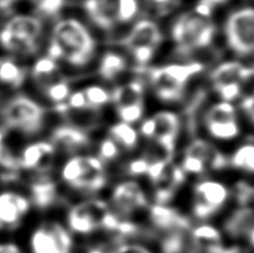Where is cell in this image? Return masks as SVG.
Wrapping results in <instances>:
<instances>
[{"mask_svg":"<svg viewBox=\"0 0 254 253\" xmlns=\"http://www.w3.org/2000/svg\"><path fill=\"white\" fill-rule=\"evenodd\" d=\"M154 2H156V3H160V4H163V3H169V2H171L172 0H153Z\"/></svg>","mask_w":254,"mask_h":253,"instance_id":"cell-53","label":"cell"},{"mask_svg":"<svg viewBox=\"0 0 254 253\" xmlns=\"http://www.w3.org/2000/svg\"><path fill=\"white\" fill-rule=\"evenodd\" d=\"M61 179L76 191L95 192L105 185L106 173L99 157L75 155L62 166Z\"/></svg>","mask_w":254,"mask_h":253,"instance_id":"cell-4","label":"cell"},{"mask_svg":"<svg viewBox=\"0 0 254 253\" xmlns=\"http://www.w3.org/2000/svg\"><path fill=\"white\" fill-rule=\"evenodd\" d=\"M130 52L133 54L136 62H138L139 64H146L153 57L155 48L151 46H138L130 49Z\"/></svg>","mask_w":254,"mask_h":253,"instance_id":"cell-42","label":"cell"},{"mask_svg":"<svg viewBox=\"0 0 254 253\" xmlns=\"http://www.w3.org/2000/svg\"><path fill=\"white\" fill-rule=\"evenodd\" d=\"M216 92L220 94V96L223 99V102H231L237 98L241 93V86L240 83H230L214 86Z\"/></svg>","mask_w":254,"mask_h":253,"instance_id":"cell-41","label":"cell"},{"mask_svg":"<svg viewBox=\"0 0 254 253\" xmlns=\"http://www.w3.org/2000/svg\"><path fill=\"white\" fill-rule=\"evenodd\" d=\"M43 33L42 18L18 13L9 18L0 29V45L11 54L29 56L38 51Z\"/></svg>","mask_w":254,"mask_h":253,"instance_id":"cell-3","label":"cell"},{"mask_svg":"<svg viewBox=\"0 0 254 253\" xmlns=\"http://www.w3.org/2000/svg\"><path fill=\"white\" fill-rule=\"evenodd\" d=\"M222 253H251L247 247L242 246H232L229 248H224Z\"/></svg>","mask_w":254,"mask_h":253,"instance_id":"cell-50","label":"cell"},{"mask_svg":"<svg viewBox=\"0 0 254 253\" xmlns=\"http://www.w3.org/2000/svg\"><path fill=\"white\" fill-rule=\"evenodd\" d=\"M138 11L137 0H120L119 1V21H129Z\"/></svg>","mask_w":254,"mask_h":253,"instance_id":"cell-39","label":"cell"},{"mask_svg":"<svg viewBox=\"0 0 254 253\" xmlns=\"http://www.w3.org/2000/svg\"><path fill=\"white\" fill-rule=\"evenodd\" d=\"M0 169L1 172H20L17 156L13 155L8 148L2 130H0Z\"/></svg>","mask_w":254,"mask_h":253,"instance_id":"cell-35","label":"cell"},{"mask_svg":"<svg viewBox=\"0 0 254 253\" xmlns=\"http://www.w3.org/2000/svg\"><path fill=\"white\" fill-rule=\"evenodd\" d=\"M0 116L8 128L25 135H35L44 126L45 110L35 99L17 95L3 104Z\"/></svg>","mask_w":254,"mask_h":253,"instance_id":"cell-5","label":"cell"},{"mask_svg":"<svg viewBox=\"0 0 254 253\" xmlns=\"http://www.w3.org/2000/svg\"><path fill=\"white\" fill-rule=\"evenodd\" d=\"M147 176L153 182L158 201L169 198L184 182L185 173L171 161H157L149 163Z\"/></svg>","mask_w":254,"mask_h":253,"instance_id":"cell-11","label":"cell"},{"mask_svg":"<svg viewBox=\"0 0 254 253\" xmlns=\"http://www.w3.org/2000/svg\"><path fill=\"white\" fill-rule=\"evenodd\" d=\"M17 1H19V0H0V7L8 8L10 7L12 3H15Z\"/></svg>","mask_w":254,"mask_h":253,"instance_id":"cell-51","label":"cell"},{"mask_svg":"<svg viewBox=\"0 0 254 253\" xmlns=\"http://www.w3.org/2000/svg\"><path fill=\"white\" fill-rule=\"evenodd\" d=\"M27 70L11 57H0V84L17 88L25 82Z\"/></svg>","mask_w":254,"mask_h":253,"instance_id":"cell-26","label":"cell"},{"mask_svg":"<svg viewBox=\"0 0 254 253\" xmlns=\"http://www.w3.org/2000/svg\"><path fill=\"white\" fill-rule=\"evenodd\" d=\"M58 187L49 174H35L28 184V197L31 205L39 210H46L55 204Z\"/></svg>","mask_w":254,"mask_h":253,"instance_id":"cell-14","label":"cell"},{"mask_svg":"<svg viewBox=\"0 0 254 253\" xmlns=\"http://www.w3.org/2000/svg\"><path fill=\"white\" fill-rule=\"evenodd\" d=\"M110 133L113 139L117 143V145H122L127 150H133L137 145V132L129 124L120 123L113 125L110 129Z\"/></svg>","mask_w":254,"mask_h":253,"instance_id":"cell-29","label":"cell"},{"mask_svg":"<svg viewBox=\"0 0 254 253\" xmlns=\"http://www.w3.org/2000/svg\"><path fill=\"white\" fill-rule=\"evenodd\" d=\"M155 129H156V126H155V122H154L153 117L146 120L142 125H140V133H142L144 136H146V137L153 138L154 135H155Z\"/></svg>","mask_w":254,"mask_h":253,"instance_id":"cell-46","label":"cell"},{"mask_svg":"<svg viewBox=\"0 0 254 253\" xmlns=\"http://www.w3.org/2000/svg\"><path fill=\"white\" fill-rule=\"evenodd\" d=\"M44 96L46 97L49 102L55 104L56 106L64 104L68 96L70 95V87L65 79H61L58 82L54 83L52 85L47 86L44 89H42Z\"/></svg>","mask_w":254,"mask_h":253,"instance_id":"cell-31","label":"cell"},{"mask_svg":"<svg viewBox=\"0 0 254 253\" xmlns=\"http://www.w3.org/2000/svg\"><path fill=\"white\" fill-rule=\"evenodd\" d=\"M207 1L210 2V3H212L213 6H214V4H216V3H222V2L226 1V0H207Z\"/></svg>","mask_w":254,"mask_h":253,"instance_id":"cell-52","label":"cell"},{"mask_svg":"<svg viewBox=\"0 0 254 253\" xmlns=\"http://www.w3.org/2000/svg\"><path fill=\"white\" fill-rule=\"evenodd\" d=\"M120 154V148L113 138H106L99 145V159L102 161H113Z\"/></svg>","mask_w":254,"mask_h":253,"instance_id":"cell-40","label":"cell"},{"mask_svg":"<svg viewBox=\"0 0 254 253\" xmlns=\"http://www.w3.org/2000/svg\"><path fill=\"white\" fill-rule=\"evenodd\" d=\"M230 237L242 239L254 248V211L248 207L234 212L225 224Z\"/></svg>","mask_w":254,"mask_h":253,"instance_id":"cell-19","label":"cell"},{"mask_svg":"<svg viewBox=\"0 0 254 253\" xmlns=\"http://www.w3.org/2000/svg\"><path fill=\"white\" fill-rule=\"evenodd\" d=\"M170 76H172L179 83L185 85L190 77L203 70V65L198 63H193L189 65H169L163 67Z\"/></svg>","mask_w":254,"mask_h":253,"instance_id":"cell-32","label":"cell"},{"mask_svg":"<svg viewBox=\"0 0 254 253\" xmlns=\"http://www.w3.org/2000/svg\"><path fill=\"white\" fill-rule=\"evenodd\" d=\"M0 253H26L24 249L13 241L0 242Z\"/></svg>","mask_w":254,"mask_h":253,"instance_id":"cell-44","label":"cell"},{"mask_svg":"<svg viewBox=\"0 0 254 253\" xmlns=\"http://www.w3.org/2000/svg\"><path fill=\"white\" fill-rule=\"evenodd\" d=\"M117 247H112L108 245H96L88 248L85 253H116Z\"/></svg>","mask_w":254,"mask_h":253,"instance_id":"cell-48","label":"cell"},{"mask_svg":"<svg viewBox=\"0 0 254 253\" xmlns=\"http://www.w3.org/2000/svg\"><path fill=\"white\" fill-rule=\"evenodd\" d=\"M51 142L56 148L72 153L88 145V136L76 127L61 126L53 132Z\"/></svg>","mask_w":254,"mask_h":253,"instance_id":"cell-22","label":"cell"},{"mask_svg":"<svg viewBox=\"0 0 254 253\" xmlns=\"http://www.w3.org/2000/svg\"><path fill=\"white\" fill-rule=\"evenodd\" d=\"M151 82L157 96L163 101L173 102L182 97L184 85L167 74L163 67L151 70Z\"/></svg>","mask_w":254,"mask_h":253,"instance_id":"cell-21","label":"cell"},{"mask_svg":"<svg viewBox=\"0 0 254 253\" xmlns=\"http://www.w3.org/2000/svg\"><path fill=\"white\" fill-rule=\"evenodd\" d=\"M36 11L43 17H55L65 4V0H35Z\"/></svg>","mask_w":254,"mask_h":253,"instance_id":"cell-37","label":"cell"},{"mask_svg":"<svg viewBox=\"0 0 254 253\" xmlns=\"http://www.w3.org/2000/svg\"><path fill=\"white\" fill-rule=\"evenodd\" d=\"M231 164L234 169L254 173V144H244L240 146L233 156L231 157Z\"/></svg>","mask_w":254,"mask_h":253,"instance_id":"cell-30","label":"cell"},{"mask_svg":"<svg viewBox=\"0 0 254 253\" xmlns=\"http://www.w3.org/2000/svg\"><path fill=\"white\" fill-rule=\"evenodd\" d=\"M213 9V4L207 1V0H201L199 3L195 7V11H196V15L201 16L203 18L210 17L211 12Z\"/></svg>","mask_w":254,"mask_h":253,"instance_id":"cell-47","label":"cell"},{"mask_svg":"<svg viewBox=\"0 0 254 253\" xmlns=\"http://www.w3.org/2000/svg\"><path fill=\"white\" fill-rule=\"evenodd\" d=\"M83 92L90 107L102 106L111 99L110 94L101 86H88Z\"/></svg>","mask_w":254,"mask_h":253,"instance_id":"cell-36","label":"cell"},{"mask_svg":"<svg viewBox=\"0 0 254 253\" xmlns=\"http://www.w3.org/2000/svg\"><path fill=\"white\" fill-rule=\"evenodd\" d=\"M29 253H72V236L57 221H45L31 231Z\"/></svg>","mask_w":254,"mask_h":253,"instance_id":"cell-7","label":"cell"},{"mask_svg":"<svg viewBox=\"0 0 254 253\" xmlns=\"http://www.w3.org/2000/svg\"><path fill=\"white\" fill-rule=\"evenodd\" d=\"M254 75V67H246L241 63L229 62L221 64L213 70L211 74V80L214 86L240 83L241 80L248 79Z\"/></svg>","mask_w":254,"mask_h":253,"instance_id":"cell-23","label":"cell"},{"mask_svg":"<svg viewBox=\"0 0 254 253\" xmlns=\"http://www.w3.org/2000/svg\"><path fill=\"white\" fill-rule=\"evenodd\" d=\"M143 104H135V105L117 107V113L123 123L131 124L137 122L143 115Z\"/></svg>","mask_w":254,"mask_h":253,"instance_id":"cell-38","label":"cell"},{"mask_svg":"<svg viewBox=\"0 0 254 253\" xmlns=\"http://www.w3.org/2000/svg\"><path fill=\"white\" fill-rule=\"evenodd\" d=\"M151 220L156 228L163 231L174 232L175 234H180L181 231L188 227L187 221L178 212L161 204L151 209Z\"/></svg>","mask_w":254,"mask_h":253,"instance_id":"cell-25","label":"cell"},{"mask_svg":"<svg viewBox=\"0 0 254 253\" xmlns=\"http://www.w3.org/2000/svg\"><path fill=\"white\" fill-rule=\"evenodd\" d=\"M162 42V34L158 26L151 20H140L134 26L123 44L129 49L138 46H151L156 48Z\"/></svg>","mask_w":254,"mask_h":253,"instance_id":"cell-18","label":"cell"},{"mask_svg":"<svg viewBox=\"0 0 254 253\" xmlns=\"http://www.w3.org/2000/svg\"><path fill=\"white\" fill-rule=\"evenodd\" d=\"M242 108L247 112V114L250 116V119L254 122V93L243 99Z\"/></svg>","mask_w":254,"mask_h":253,"instance_id":"cell-49","label":"cell"},{"mask_svg":"<svg viewBox=\"0 0 254 253\" xmlns=\"http://www.w3.org/2000/svg\"><path fill=\"white\" fill-rule=\"evenodd\" d=\"M215 28L212 22L196 13H184L174 24L173 38L181 53L206 47L211 44Z\"/></svg>","mask_w":254,"mask_h":253,"instance_id":"cell-6","label":"cell"},{"mask_svg":"<svg viewBox=\"0 0 254 253\" xmlns=\"http://www.w3.org/2000/svg\"><path fill=\"white\" fill-rule=\"evenodd\" d=\"M120 0H85L84 7L90 19L98 27L110 29L119 21Z\"/></svg>","mask_w":254,"mask_h":253,"instance_id":"cell-15","label":"cell"},{"mask_svg":"<svg viewBox=\"0 0 254 253\" xmlns=\"http://www.w3.org/2000/svg\"><path fill=\"white\" fill-rule=\"evenodd\" d=\"M190 241L196 253H222L224 250L221 232L210 224H201L193 229Z\"/></svg>","mask_w":254,"mask_h":253,"instance_id":"cell-17","label":"cell"},{"mask_svg":"<svg viewBox=\"0 0 254 253\" xmlns=\"http://www.w3.org/2000/svg\"><path fill=\"white\" fill-rule=\"evenodd\" d=\"M95 42L86 27L78 20L65 18L53 29L47 55L55 61L65 60L74 66H84L92 57Z\"/></svg>","mask_w":254,"mask_h":253,"instance_id":"cell-2","label":"cell"},{"mask_svg":"<svg viewBox=\"0 0 254 253\" xmlns=\"http://www.w3.org/2000/svg\"><path fill=\"white\" fill-rule=\"evenodd\" d=\"M31 207L27 194L15 190L0 191V230L17 229L29 214Z\"/></svg>","mask_w":254,"mask_h":253,"instance_id":"cell-10","label":"cell"},{"mask_svg":"<svg viewBox=\"0 0 254 253\" xmlns=\"http://www.w3.org/2000/svg\"><path fill=\"white\" fill-rule=\"evenodd\" d=\"M230 189L216 180H202L193 187V211L198 219L211 218L223 209Z\"/></svg>","mask_w":254,"mask_h":253,"instance_id":"cell-8","label":"cell"},{"mask_svg":"<svg viewBox=\"0 0 254 253\" xmlns=\"http://www.w3.org/2000/svg\"><path fill=\"white\" fill-rule=\"evenodd\" d=\"M207 129L213 137L219 139H231L237 137L240 132L237 121L206 123Z\"/></svg>","mask_w":254,"mask_h":253,"instance_id":"cell-34","label":"cell"},{"mask_svg":"<svg viewBox=\"0 0 254 253\" xmlns=\"http://www.w3.org/2000/svg\"><path fill=\"white\" fill-rule=\"evenodd\" d=\"M149 169V162L145 159V157H142V159H137L131 161L128 164V168H127V171L128 173L131 175H147V172Z\"/></svg>","mask_w":254,"mask_h":253,"instance_id":"cell-43","label":"cell"},{"mask_svg":"<svg viewBox=\"0 0 254 253\" xmlns=\"http://www.w3.org/2000/svg\"><path fill=\"white\" fill-rule=\"evenodd\" d=\"M31 76L40 89L63 79L57 61L48 55L39 57L31 67Z\"/></svg>","mask_w":254,"mask_h":253,"instance_id":"cell-24","label":"cell"},{"mask_svg":"<svg viewBox=\"0 0 254 253\" xmlns=\"http://www.w3.org/2000/svg\"><path fill=\"white\" fill-rule=\"evenodd\" d=\"M112 204L117 215L127 218L146 207L147 196L140 184L135 181H125L113 190Z\"/></svg>","mask_w":254,"mask_h":253,"instance_id":"cell-13","label":"cell"},{"mask_svg":"<svg viewBox=\"0 0 254 253\" xmlns=\"http://www.w3.org/2000/svg\"><path fill=\"white\" fill-rule=\"evenodd\" d=\"M126 68V62L121 55L115 53H106L102 58L99 66V75L104 79L113 80L116 76L123 73Z\"/></svg>","mask_w":254,"mask_h":253,"instance_id":"cell-28","label":"cell"},{"mask_svg":"<svg viewBox=\"0 0 254 253\" xmlns=\"http://www.w3.org/2000/svg\"><path fill=\"white\" fill-rule=\"evenodd\" d=\"M116 253H153L146 248L138 245H125L117 247Z\"/></svg>","mask_w":254,"mask_h":253,"instance_id":"cell-45","label":"cell"},{"mask_svg":"<svg viewBox=\"0 0 254 253\" xmlns=\"http://www.w3.org/2000/svg\"><path fill=\"white\" fill-rule=\"evenodd\" d=\"M56 147L49 141H38L27 144L17 156L20 171L34 174H49L55 161Z\"/></svg>","mask_w":254,"mask_h":253,"instance_id":"cell-12","label":"cell"},{"mask_svg":"<svg viewBox=\"0 0 254 253\" xmlns=\"http://www.w3.org/2000/svg\"><path fill=\"white\" fill-rule=\"evenodd\" d=\"M235 120L234 107L228 102H222L213 105L206 114V123H220Z\"/></svg>","mask_w":254,"mask_h":253,"instance_id":"cell-33","label":"cell"},{"mask_svg":"<svg viewBox=\"0 0 254 253\" xmlns=\"http://www.w3.org/2000/svg\"><path fill=\"white\" fill-rule=\"evenodd\" d=\"M112 98L117 107L143 104V85L139 82H130L114 89Z\"/></svg>","mask_w":254,"mask_h":253,"instance_id":"cell-27","label":"cell"},{"mask_svg":"<svg viewBox=\"0 0 254 253\" xmlns=\"http://www.w3.org/2000/svg\"><path fill=\"white\" fill-rule=\"evenodd\" d=\"M229 46L240 55L254 52V9L244 8L233 12L225 25Z\"/></svg>","mask_w":254,"mask_h":253,"instance_id":"cell-9","label":"cell"},{"mask_svg":"<svg viewBox=\"0 0 254 253\" xmlns=\"http://www.w3.org/2000/svg\"><path fill=\"white\" fill-rule=\"evenodd\" d=\"M185 154L196 157L205 166L206 171L222 170L226 165V159L213 144L204 139H196L187 148Z\"/></svg>","mask_w":254,"mask_h":253,"instance_id":"cell-20","label":"cell"},{"mask_svg":"<svg viewBox=\"0 0 254 253\" xmlns=\"http://www.w3.org/2000/svg\"><path fill=\"white\" fill-rule=\"evenodd\" d=\"M155 122V143L173 154L175 139L180 129L179 117L174 113L160 112L153 117Z\"/></svg>","mask_w":254,"mask_h":253,"instance_id":"cell-16","label":"cell"},{"mask_svg":"<svg viewBox=\"0 0 254 253\" xmlns=\"http://www.w3.org/2000/svg\"><path fill=\"white\" fill-rule=\"evenodd\" d=\"M67 229L70 233L87 236L101 230L129 234L136 231L133 223L122 219L106 202L90 198L72 205L67 213Z\"/></svg>","mask_w":254,"mask_h":253,"instance_id":"cell-1","label":"cell"}]
</instances>
